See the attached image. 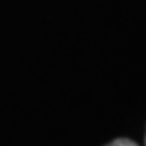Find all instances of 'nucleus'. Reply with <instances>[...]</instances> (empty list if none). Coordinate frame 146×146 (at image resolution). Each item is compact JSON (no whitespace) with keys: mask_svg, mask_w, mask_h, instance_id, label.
Segmentation results:
<instances>
[{"mask_svg":"<svg viewBox=\"0 0 146 146\" xmlns=\"http://www.w3.org/2000/svg\"><path fill=\"white\" fill-rule=\"evenodd\" d=\"M106 146H138V144L134 140H130V138H116V140H112Z\"/></svg>","mask_w":146,"mask_h":146,"instance_id":"obj_1","label":"nucleus"}]
</instances>
